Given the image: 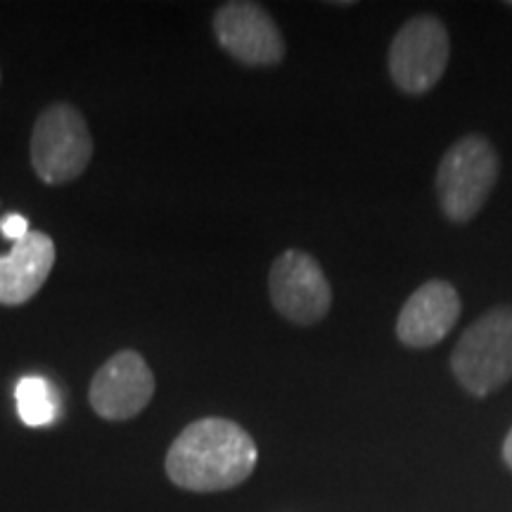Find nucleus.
I'll return each mask as SVG.
<instances>
[{"instance_id":"4","label":"nucleus","mask_w":512,"mask_h":512,"mask_svg":"<svg viewBox=\"0 0 512 512\" xmlns=\"http://www.w3.org/2000/svg\"><path fill=\"white\" fill-rule=\"evenodd\" d=\"M93 157L86 119L67 102L50 105L31 131V166L48 185L76 181Z\"/></svg>"},{"instance_id":"14","label":"nucleus","mask_w":512,"mask_h":512,"mask_svg":"<svg viewBox=\"0 0 512 512\" xmlns=\"http://www.w3.org/2000/svg\"><path fill=\"white\" fill-rule=\"evenodd\" d=\"M508 5H510V8H512V3H508Z\"/></svg>"},{"instance_id":"2","label":"nucleus","mask_w":512,"mask_h":512,"mask_svg":"<svg viewBox=\"0 0 512 512\" xmlns=\"http://www.w3.org/2000/svg\"><path fill=\"white\" fill-rule=\"evenodd\" d=\"M451 368L472 396H489L512 380V306L486 311L463 332Z\"/></svg>"},{"instance_id":"1","label":"nucleus","mask_w":512,"mask_h":512,"mask_svg":"<svg viewBox=\"0 0 512 512\" xmlns=\"http://www.w3.org/2000/svg\"><path fill=\"white\" fill-rule=\"evenodd\" d=\"M259 451L247 430L226 418L192 422L166 453V475L178 489L214 494L240 486L252 475Z\"/></svg>"},{"instance_id":"13","label":"nucleus","mask_w":512,"mask_h":512,"mask_svg":"<svg viewBox=\"0 0 512 512\" xmlns=\"http://www.w3.org/2000/svg\"><path fill=\"white\" fill-rule=\"evenodd\" d=\"M503 460H505V465L512 470V430L508 432V437H505V441H503Z\"/></svg>"},{"instance_id":"6","label":"nucleus","mask_w":512,"mask_h":512,"mask_svg":"<svg viewBox=\"0 0 512 512\" xmlns=\"http://www.w3.org/2000/svg\"><path fill=\"white\" fill-rule=\"evenodd\" d=\"M268 292L280 316L297 325H313L328 316L332 290L323 268L311 254L290 249L273 261Z\"/></svg>"},{"instance_id":"3","label":"nucleus","mask_w":512,"mask_h":512,"mask_svg":"<svg viewBox=\"0 0 512 512\" xmlns=\"http://www.w3.org/2000/svg\"><path fill=\"white\" fill-rule=\"evenodd\" d=\"M498 178V155L484 136H465L441 157L437 171L439 204L451 221L475 219Z\"/></svg>"},{"instance_id":"10","label":"nucleus","mask_w":512,"mask_h":512,"mask_svg":"<svg viewBox=\"0 0 512 512\" xmlns=\"http://www.w3.org/2000/svg\"><path fill=\"white\" fill-rule=\"evenodd\" d=\"M55 266V242L41 230L15 242L10 254L0 256V304L19 306L41 290Z\"/></svg>"},{"instance_id":"11","label":"nucleus","mask_w":512,"mask_h":512,"mask_svg":"<svg viewBox=\"0 0 512 512\" xmlns=\"http://www.w3.org/2000/svg\"><path fill=\"white\" fill-rule=\"evenodd\" d=\"M19 420L27 427H48L57 420V399L48 380L27 375L15 387Z\"/></svg>"},{"instance_id":"5","label":"nucleus","mask_w":512,"mask_h":512,"mask_svg":"<svg viewBox=\"0 0 512 512\" xmlns=\"http://www.w3.org/2000/svg\"><path fill=\"white\" fill-rule=\"evenodd\" d=\"M451 41L441 19L418 15L408 19L389 48V74L396 88L408 95H422L437 86L448 67Z\"/></svg>"},{"instance_id":"8","label":"nucleus","mask_w":512,"mask_h":512,"mask_svg":"<svg viewBox=\"0 0 512 512\" xmlns=\"http://www.w3.org/2000/svg\"><path fill=\"white\" fill-rule=\"evenodd\" d=\"M221 48L249 67H268L285 57V41L266 8L256 3H226L214 15Z\"/></svg>"},{"instance_id":"7","label":"nucleus","mask_w":512,"mask_h":512,"mask_svg":"<svg viewBox=\"0 0 512 512\" xmlns=\"http://www.w3.org/2000/svg\"><path fill=\"white\" fill-rule=\"evenodd\" d=\"M155 396V375L138 351H119L93 375L88 401L105 420H131Z\"/></svg>"},{"instance_id":"9","label":"nucleus","mask_w":512,"mask_h":512,"mask_svg":"<svg viewBox=\"0 0 512 512\" xmlns=\"http://www.w3.org/2000/svg\"><path fill=\"white\" fill-rule=\"evenodd\" d=\"M458 316L460 297L456 287L446 280H430L403 304L396 320V337L411 349L434 347L453 330Z\"/></svg>"},{"instance_id":"12","label":"nucleus","mask_w":512,"mask_h":512,"mask_svg":"<svg viewBox=\"0 0 512 512\" xmlns=\"http://www.w3.org/2000/svg\"><path fill=\"white\" fill-rule=\"evenodd\" d=\"M0 233H3L5 238L12 240V242H19V240L27 238L31 230H29V223H27V219H24V216L10 214V216H5L3 221H0Z\"/></svg>"}]
</instances>
